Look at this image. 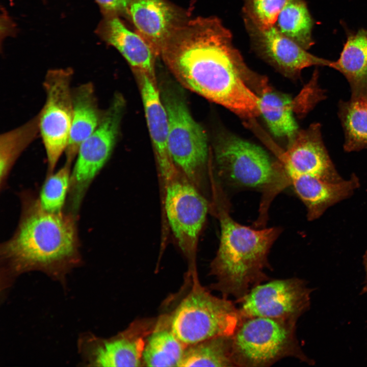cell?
Listing matches in <instances>:
<instances>
[{
  "label": "cell",
  "mask_w": 367,
  "mask_h": 367,
  "mask_svg": "<svg viewBox=\"0 0 367 367\" xmlns=\"http://www.w3.org/2000/svg\"><path fill=\"white\" fill-rule=\"evenodd\" d=\"M246 81L257 96L261 114L271 132L276 137H286L291 140L298 130L293 116L296 104L289 96L274 89L268 80L252 71Z\"/></svg>",
  "instance_id": "cell-18"
},
{
  "label": "cell",
  "mask_w": 367,
  "mask_h": 367,
  "mask_svg": "<svg viewBox=\"0 0 367 367\" xmlns=\"http://www.w3.org/2000/svg\"><path fill=\"white\" fill-rule=\"evenodd\" d=\"M193 284L170 316L171 329L186 346L222 335H232L242 319L239 309L224 297L211 294L193 276Z\"/></svg>",
  "instance_id": "cell-5"
},
{
  "label": "cell",
  "mask_w": 367,
  "mask_h": 367,
  "mask_svg": "<svg viewBox=\"0 0 367 367\" xmlns=\"http://www.w3.org/2000/svg\"><path fill=\"white\" fill-rule=\"evenodd\" d=\"M330 68L346 78L351 98L367 99V28L348 34L338 59Z\"/></svg>",
  "instance_id": "cell-21"
},
{
  "label": "cell",
  "mask_w": 367,
  "mask_h": 367,
  "mask_svg": "<svg viewBox=\"0 0 367 367\" xmlns=\"http://www.w3.org/2000/svg\"><path fill=\"white\" fill-rule=\"evenodd\" d=\"M103 15H119L127 12L131 0H95Z\"/></svg>",
  "instance_id": "cell-29"
},
{
  "label": "cell",
  "mask_w": 367,
  "mask_h": 367,
  "mask_svg": "<svg viewBox=\"0 0 367 367\" xmlns=\"http://www.w3.org/2000/svg\"><path fill=\"white\" fill-rule=\"evenodd\" d=\"M296 323L264 317L242 319L231 335L235 366L267 367L287 357L313 365L298 340Z\"/></svg>",
  "instance_id": "cell-4"
},
{
  "label": "cell",
  "mask_w": 367,
  "mask_h": 367,
  "mask_svg": "<svg viewBox=\"0 0 367 367\" xmlns=\"http://www.w3.org/2000/svg\"><path fill=\"white\" fill-rule=\"evenodd\" d=\"M288 0H243L242 16L257 27L273 26Z\"/></svg>",
  "instance_id": "cell-28"
},
{
  "label": "cell",
  "mask_w": 367,
  "mask_h": 367,
  "mask_svg": "<svg viewBox=\"0 0 367 367\" xmlns=\"http://www.w3.org/2000/svg\"><path fill=\"white\" fill-rule=\"evenodd\" d=\"M187 347L173 333L170 316H164L146 338L142 365L178 366Z\"/></svg>",
  "instance_id": "cell-22"
},
{
  "label": "cell",
  "mask_w": 367,
  "mask_h": 367,
  "mask_svg": "<svg viewBox=\"0 0 367 367\" xmlns=\"http://www.w3.org/2000/svg\"><path fill=\"white\" fill-rule=\"evenodd\" d=\"M338 116L345 135V151L367 148V99L350 98L340 101Z\"/></svg>",
  "instance_id": "cell-25"
},
{
  "label": "cell",
  "mask_w": 367,
  "mask_h": 367,
  "mask_svg": "<svg viewBox=\"0 0 367 367\" xmlns=\"http://www.w3.org/2000/svg\"><path fill=\"white\" fill-rule=\"evenodd\" d=\"M221 234L210 273L211 285L222 297L240 301L255 286L269 279L268 256L281 232L278 227L256 229L242 225L230 216L225 206H217Z\"/></svg>",
  "instance_id": "cell-3"
},
{
  "label": "cell",
  "mask_w": 367,
  "mask_h": 367,
  "mask_svg": "<svg viewBox=\"0 0 367 367\" xmlns=\"http://www.w3.org/2000/svg\"><path fill=\"white\" fill-rule=\"evenodd\" d=\"M363 264L365 271V280L364 285L361 290L362 294H367V251L363 256Z\"/></svg>",
  "instance_id": "cell-30"
},
{
  "label": "cell",
  "mask_w": 367,
  "mask_h": 367,
  "mask_svg": "<svg viewBox=\"0 0 367 367\" xmlns=\"http://www.w3.org/2000/svg\"><path fill=\"white\" fill-rule=\"evenodd\" d=\"M127 13L156 56L184 20L165 0H131Z\"/></svg>",
  "instance_id": "cell-16"
},
{
  "label": "cell",
  "mask_w": 367,
  "mask_h": 367,
  "mask_svg": "<svg viewBox=\"0 0 367 367\" xmlns=\"http://www.w3.org/2000/svg\"><path fill=\"white\" fill-rule=\"evenodd\" d=\"M153 327L134 325L108 339L88 337L82 342V351L90 365L98 366H142L147 336Z\"/></svg>",
  "instance_id": "cell-14"
},
{
  "label": "cell",
  "mask_w": 367,
  "mask_h": 367,
  "mask_svg": "<svg viewBox=\"0 0 367 367\" xmlns=\"http://www.w3.org/2000/svg\"><path fill=\"white\" fill-rule=\"evenodd\" d=\"M145 116L156 162L164 182L178 172L168 147V119L156 80L142 73H136Z\"/></svg>",
  "instance_id": "cell-15"
},
{
  "label": "cell",
  "mask_w": 367,
  "mask_h": 367,
  "mask_svg": "<svg viewBox=\"0 0 367 367\" xmlns=\"http://www.w3.org/2000/svg\"><path fill=\"white\" fill-rule=\"evenodd\" d=\"M221 173L233 184L251 188L281 187L287 183L280 163H274L260 147L239 138L221 139L215 147Z\"/></svg>",
  "instance_id": "cell-9"
},
{
  "label": "cell",
  "mask_w": 367,
  "mask_h": 367,
  "mask_svg": "<svg viewBox=\"0 0 367 367\" xmlns=\"http://www.w3.org/2000/svg\"><path fill=\"white\" fill-rule=\"evenodd\" d=\"M72 120L66 161L75 160L80 146L97 128L103 112L99 109L94 85L82 84L72 89Z\"/></svg>",
  "instance_id": "cell-20"
},
{
  "label": "cell",
  "mask_w": 367,
  "mask_h": 367,
  "mask_svg": "<svg viewBox=\"0 0 367 367\" xmlns=\"http://www.w3.org/2000/svg\"><path fill=\"white\" fill-rule=\"evenodd\" d=\"M160 55L186 88L242 117L260 114L259 99L244 78L249 67L219 17L183 20Z\"/></svg>",
  "instance_id": "cell-1"
},
{
  "label": "cell",
  "mask_w": 367,
  "mask_h": 367,
  "mask_svg": "<svg viewBox=\"0 0 367 367\" xmlns=\"http://www.w3.org/2000/svg\"><path fill=\"white\" fill-rule=\"evenodd\" d=\"M164 186L165 209L169 225L180 249L195 270L198 238L208 204L197 187L180 171Z\"/></svg>",
  "instance_id": "cell-10"
},
{
  "label": "cell",
  "mask_w": 367,
  "mask_h": 367,
  "mask_svg": "<svg viewBox=\"0 0 367 367\" xmlns=\"http://www.w3.org/2000/svg\"><path fill=\"white\" fill-rule=\"evenodd\" d=\"M312 291L298 278L260 283L239 302L241 319L264 317L297 322L310 308Z\"/></svg>",
  "instance_id": "cell-11"
},
{
  "label": "cell",
  "mask_w": 367,
  "mask_h": 367,
  "mask_svg": "<svg viewBox=\"0 0 367 367\" xmlns=\"http://www.w3.org/2000/svg\"><path fill=\"white\" fill-rule=\"evenodd\" d=\"M253 50L284 75L298 77L301 71L312 66L330 67L332 61L314 56L281 33L274 25L261 28L243 17Z\"/></svg>",
  "instance_id": "cell-12"
},
{
  "label": "cell",
  "mask_w": 367,
  "mask_h": 367,
  "mask_svg": "<svg viewBox=\"0 0 367 367\" xmlns=\"http://www.w3.org/2000/svg\"><path fill=\"white\" fill-rule=\"evenodd\" d=\"M95 32L119 51L135 73L145 74L156 80L155 53L149 43L139 34L128 29L118 15H103Z\"/></svg>",
  "instance_id": "cell-17"
},
{
  "label": "cell",
  "mask_w": 367,
  "mask_h": 367,
  "mask_svg": "<svg viewBox=\"0 0 367 367\" xmlns=\"http://www.w3.org/2000/svg\"><path fill=\"white\" fill-rule=\"evenodd\" d=\"M73 162L66 161L57 171L47 174L38 198L42 207L55 214L64 211L70 188Z\"/></svg>",
  "instance_id": "cell-27"
},
{
  "label": "cell",
  "mask_w": 367,
  "mask_h": 367,
  "mask_svg": "<svg viewBox=\"0 0 367 367\" xmlns=\"http://www.w3.org/2000/svg\"><path fill=\"white\" fill-rule=\"evenodd\" d=\"M73 75L70 68L49 69L43 81L45 100L37 115L47 157V174L54 172L68 144L72 120Z\"/></svg>",
  "instance_id": "cell-8"
},
{
  "label": "cell",
  "mask_w": 367,
  "mask_h": 367,
  "mask_svg": "<svg viewBox=\"0 0 367 367\" xmlns=\"http://www.w3.org/2000/svg\"><path fill=\"white\" fill-rule=\"evenodd\" d=\"M160 93L168 116L171 159L177 168L197 187L207 161L206 134L179 94L167 88Z\"/></svg>",
  "instance_id": "cell-7"
},
{
  "label": "cell",
  "mask_w": 367,
  "mask_h": 367,
  "mask_svg": "<svg viewBox=\"0 0 367 367\" xmlns=\"http://www.w3.org/2000/svg\"><path fill=\"white\" fill-rule=\"evenodd\" d=\"M39 134L38 115L0 136V188L4 190L9 173L22 153Z\"/></svg>",
  "instance_id": "cell-23"
},
{
  "label": "cell",
  "mask_w": 367,
  "mask_h": 367,
  "mask_svg": "<svg viewBox=\"0 0 367 367\" xmlns=\"http://www.w3.org/2000/svg\"><path fill=\"white\" fill-rule=\"evenodd\" d=\"M231 335L212 337L187 347L178 366H235Z\"/></svg>",
  "instance_id": "cell-26"
},
{
  "label": "cell",
  "mask_w": 367,
  "mask_h": 367,
  "mask_svg": "<svg viewBox=\"0 0 367 367\" xmlns=\"http://www.w3.org/2000/svg\"><path fill=\"white\" fill-rule=\"evenodd\" d=\"M124 108L120 94L114 95L95 130L79 147L72 169L65 211L78 216L91 184L109 159L116 143Z\"/></svg>",
  "instance_id": "cell-6"
},
{
  "label": "cell",
  "mask_w": 367,
  "mask_h": 367,
  "mask_svg": "<svg viewBox=\"0 0 367 367\" xmlns=\"http://www.w3.org/2000/svg\"><path fill=\"white\" fill-rule=\"evenodd\" d=\"M278 156L286 177L299 175L312 176L329 182L343 180L324 145L319 123L298 130L290 140L287 149Z\"/></svg>",
  "instance_id": "cell-13"
},
{
  "label": "cell",
  "mask_w": 367,
  "mask_h": 367,
  "mask_svg": "<svg viewBox=\"0 0 367 367\" xmlns=\"http://www.w3.org/2000/svg\"><path fill=\"white\" fill-rule=\"evenodd\" d=\"M283 35L308 50L314 44V21L304 0H288L274 24Z\"/></svg>",
  "instance_id": "cell-24"
},
{
  "label": "cell",
  "mask_w": 367,
  "mask_h": 367,
  "mask_svg": "<svg viewBox=\"0 0 367 367\" xmlns=\"http://www.w3.org/2000/svg\"><path fill=\"white\" fill-rule=\"evenodd\" d=\"M21 212L12 236L1 245L6 270L21 272L40 270L59 273L80 260L77 217L64 210L49 213L30 191L20 194Z\"/></svg>",
  "instance_id": "cell-2"
},
{
  "label": "cell",
  "mask_w": 367,
  "mask_h": 367,
  "mask_svg": "<svg viewBox=\"0 0 367 367\" xmlns=\"http://www.w3.org/2000/svg\"><path fill=\"white\" fill-rule=\"evenodd\" d=\"M287 178L305 205L309 220L318 218L328 207L351 196L359 184L354 175L335 182L309 175H291Z\"/></svg>",
  "instance_id": "cell-19"
}]
</instances>
